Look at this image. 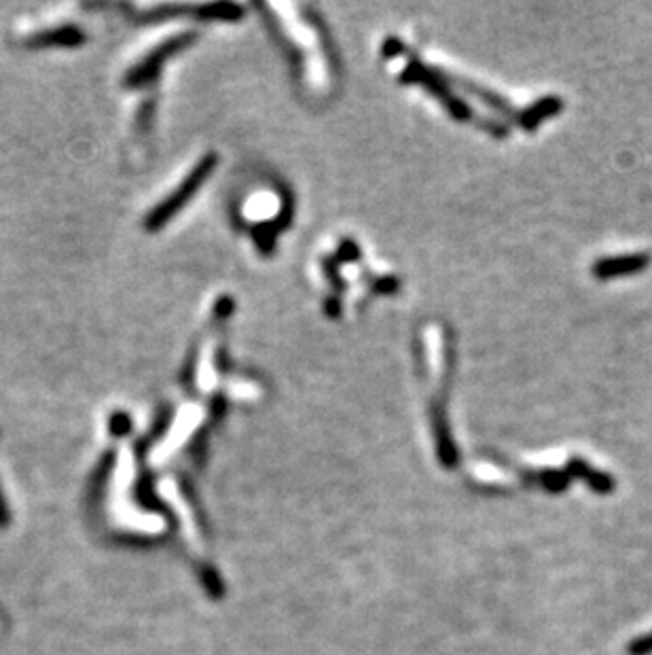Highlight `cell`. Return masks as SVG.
<instances>
[{
    "instance_id": "obj_1",
    "label": "cell",
    "mask_w": 652,
    "mask_h": 655,
    "mask_svg": "<svg viewBox=\"0 0 652 655\" xmlns=\"http://www.w3.org/2000/svg\"><path fill=\"white\" fill-rule=\"evenodd\" d=\"M210 166H212V162H204L202 166H199V168L193 172V176H189V179H187L183 185H180L178 191H174L172 196H170L166 202H163L159 208H155V210L151 212L149 219H147V225H149L151 229H157V227H161L163 223H166V221L172 217V212H176L180 206H183V202H185V200L191 196V193L195 191V185H199V181L204 179V176H206V170L210 172Z\"/></svg>"
},
{
    "instance_id": "obj_2",
    "label": "cell",
    "mask_w": 652,
    "mask_h": 655,
    "mask_svg": "<svg viewBox=\"0 0 652 655\" xmlns=\"http://www.w3.org/2000/svg\"><path fill=\"white\" fill-rule=\"evenodd\" d=\"M85 41L83 32L77 26H62V28H53L34 34L32 39H28L30 47H77Z\"/></svg>"
},
{
    "instance_id": "obj_3",
    "label": "cell",
    "mask_w": 652,
    "mask_h": 655,
    "mask_svg": "<svg viewBox=\"0 0 652 655\" xmlns=\"http://www.w3.org/2000/svg\"><path fill=\"white\" fill-rule=\"evenodd\" d=\"M627 653L629 655H652V632L633 639L627 647Z\"/></svg>"
}]
</instances>
